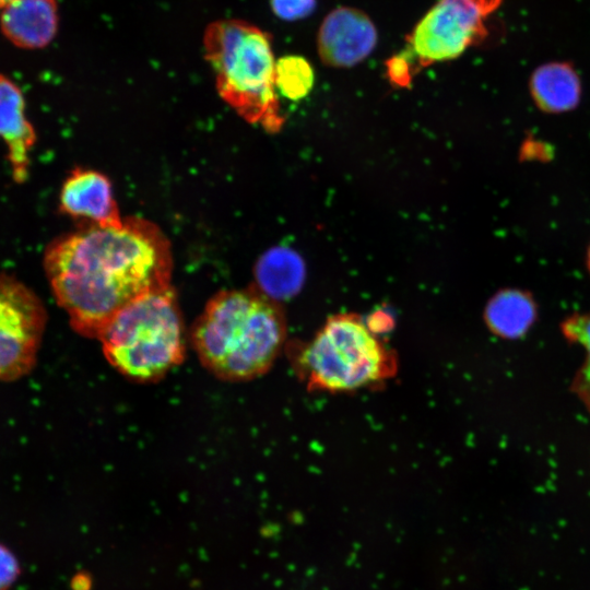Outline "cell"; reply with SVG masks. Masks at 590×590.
<instances>
[{
    "label": "cell",
    "mask_w": 590,
    "mask_h": 590,
    "mask_svg": "<svg viewBox=\"0 0 590 590\" xmlns=\"http://www.w3.org/2000/svg\"><path fill=\"white\" fill-rule=\"evenodd\" d=\"M309 390L352 391L394 374L392 353L357 316L337 315L296 355Z\"/></svg>",
    "instance_id": "5b68a950"
},
{
    "label": "cell",
    "mask_w": 590,
    "mask_h": 590,
    "mask_svg": "<svg viewBox=\"0 0 590 590\" xmlns=\"http://www.w3.org/2000/svg\"><path fill=\"white\" fill-rule=\"evenodd\" d=\"M47 323L42 299L15 276L0 273V381L35 367Z\"/></svg>",
    "instance_id": "52a82bcc"
},
{
    "label": "cell",
    "mask_w": 590,
    "mask_h": 590,
    "mask_svg": "<svg viewBox=\"0 0 590 590\" xmlns=\"http://www.w3.org/2000/svg\"><path fill=\"white\" fill-rule=\"evenodd\" d=\"M0 140L7 148V161L15 184L28 179L31 151L36 141V130L25 115V99L20 87L0 74Z\"/></svg>",
    "instance_id": "30bf717a"
},
{
    "label": "cell",
    "mask_w": 590,
    "mask_h": 590,
    "mask_svg": "<svg viewBox=\"0 0 590 590\" xmlns=\"http://www.w3.org/2000/svg\"><path fill=\"white\" fill-rule=\"evenodd\" d=\"M43 267L72 329L97 339L127 305L172 286L173 253L157 225L133 216L120 226L85 224L56 237Z\"/></svg>",
    "instance_id": "6da1fadb"
},
{
    "label": "cell",
    "mask_w": 590,
    "mask_h": 590,
    "mask_svg": "<svg viewBox=\"0 0 590 590\" xmlns=\"http://www.w3.org/2000/svg\"><path fill=\"white\" fill-rule=\"evenodd\" d=\"M315 81L311 64L300 56H285L275 62L278 92L291 101L304 98Z\"/></svg>",
    "instance_id": "2e32d148"
},
{
    "label": "cell",
    "mask_w": 590,
    "mask_h": 590,
    "mask_svg": "<svg viewBox=\"0 0 590 590\" xmlns=\"http://www.w3.org/2000/svg\"><path fill=\"white\" fill-rule=\"evenodd\" d=\"M273 13L285 21L307 17L316 8V0H270Z\"/></svg>",
    "instance_id": "e0dca14e"
},
{
    "label": "cell",
    "mask_w": 590,
    "mask_h": 590,
    "mask_svg": "<svg viewBox=\"0 0 590 590\" xmlns=\"http://www.w3.org/2000/svg\"><path fill=\"white\" fill-rule=\"evenodd\" d=\"M97 340L108 363L137 381H154L185 356L184 321L173 286L122 308Z\"/></svg>",
    "instance_id": "277c9868"
},
{
    "label": "cell",
    "mask_w": 590,
    "mask_h": 590,
    "mask_svg": "<svg viewBox=\"0 0 590 590\" xmlns=\"http://www.w3.org/2000/svg\"><path fill=\"white\" fill-rule=\"evenodd\" d=\"M285 334L284 315L275 300L251 287L215 294L194 321L191 342L208 370L239 381L272 366Z\"/></svg>",
    "instance_id": "7a4b0ae2"
},
{
    "label": "cell",
    "mask_w": 590,
    "mask_h": 590,
    "mask_svg": "<svg viewBox=\"0 0 590 590\" xmlns=\"http://www.w3.org/2000/svg\"><path fill=\"white\" fill-rule=\"evenodd\" d=\"M257 286L273 300L293 296L304 281L300 257L287 247H274L263 253L255 270Z\"/></svg>",
    "instance_id": "5bb4252c"
},
{
    "label": "cell",
    "mask_w": 590,
    "mask_h": 590,
    "mask_svg": "<svg viewBox=\"0 0 590 590\" xmlns=\"http://www.w3.org/2000/svg\"><path fill=\"white\" fill-rule=\"evenodd\" d=\"M502 0H438L406 36L402 54L415 70L452 60L487 36L486 20Z\"/></svg>",
    "instance_id": "8992f818"
},
{
    "label": "cell",
    "mask_w": 590,
    "mask_h": 590,
    "mask_svg": "<svg viewBox=\"0 0 590 590\" xmlns=\"http://www.w3.org/2000/svg\"><path fill=\"white\" fill-rule=\"evenodd\" d=\"M56 0H16L1 15L3 34L22 48L48 45L58 28Z\"/></svg>",
    "instance_id": "8fae6325"
},
{
    "label": "cell",
    "mask_w": 590,
    "mask_h": 590,
    "mask_svg": "<svg viewBox=\"0 0 590 590\" xmlns=\"http://www.w3.org/2000/svg\"><path fill=\"white\" fill-rule=\"evenodd\" d=\"M59 211L85 224L120 226V215L114 190L107 176L95 169L75 167L63 180L59 197Z\"/></svg>",
    "instance_id": "9c48e42d"
},
{
    "label": "cell",
    "mask_w": 590,
    "mask_h": 590,
    "mask_svg": "<svg viewBox=\"0 0 590 590\" xmlns=\"http://www.w3.org/2000/svg\"><path fill=\"white\" fill-rule=\"evenodd\" d=\"M14 1H16V0H0V9L8 7L9 4H11Z\"/></svg>",
    "instance_id": "44dd1931"
},
{
    "label": "cell",
    "mask_w": 590,
    "mask_h": 590,
    "mask_svg": "<svg viewBox=\"0 0 590 590\" xmlns=\"http://www.w3.org/2000/svg\"><path fill=\"white\" fill-rule=\"evenodd\" d=\"M387 70L390 81L399 86H406L414 74L411 63L402 52L388 60Z\"/></svg>",
    "instance_id": "d6986e66"
},
{
    "label": "cell",
    "mask_w": 590,
    "mask_h": 590,
    "mask_svg": "<svg viewBox=\"0 0 590 590\" xmlns=\"http://www.w3.org/2000/svg\"><path fill=\"white\" fill-rule=\"evenodd\" d=\"M539 318L534 295L524 288L505 287L496 292L484 309L488 330L504 340L523 339Z\"/></svg>",
    "instance_id": "7c38bea8"
},
{
    "label": "cell",
    "mask_w": 590,
    "mask_h": 590,
    "mask_svg": "<svg viewBox=\"0 0 590 590\" xmlns=\"http://www.w3.org/2000/svg\"><path fill=\"white\" fill-rule=\"evenodd\" d=\"M559 329L568 343L580 345L586 351L585 361L571 380L570 391L590 413V310L565 317Z\"/></svg>",
    "instance_id": "9a60e30c"
},
{
    "label": "cell",
    "mask_w": 590,
    "mask_h": 590,
    "mask_svg": "<svg viewBox=\"0 0 590 590\" xmlns=\"http://www.w3.org/2000/svg\"><path fill=\"white\" fill-rule=\"evenodd\" d=\"M586 267L590 274V243L588 245L587 251H586Z\"/></svg>",
    "instance_id": "ffe728a7"
},
{
    "label": "cell",
    "mask_w": 590,
    "mask_h": 590,
    "mask_svg": "<svg viewBox=\"0 0 590 590\" xmlns=\"http://www.w3.org/2000/svg\"><path fill=\"white\" fill-rule=\"evenodd\" d=\"M375 24L363 11L340 7L322 21L317 38L321 61L334 68H350L365 60L377 45Z\"/></svg>",
    "instance_id": "ba28073f"
},
{
    "label": "cell",
    "mask_w": 590,
    "mask_h": 590,
    "mask_svg": "<svg viewBox=\"0 0 590 590\" xmlns=\"http://www.w3.org/2000/svg\"><path fill=\"white\" fill-rule=\"evenodd\" d=\"M203 47L222 99L246 121L279 131L284 118L270 35L243 20H217L206 26Z\"/></svg>",
    "instance_id": "3957f363"
},
{
    "label": "cell",
    "mask_w": 590,
    "mask_h": 590,
    "mask_svg": "<svg viewBox=\"0 0 590 590\" xmlns=\"http://www.w3.org/2000/svg\"><path fill=\"white\" fill-rule=\"evenodd\" d=\"M21 567L15 555L0 543V590H8L19 578Z\"/></svg>",
    "instance_id": "ac0fdd59"
},
{
    "label": "cell",
    "mask_w": 590,
    "mask_h": 590,
    "mask_svg": "<svg viewBox=\"0 0 590 590\" xmlns=\"http://www.w3.org/2000/svg\"><path fill=\"white\" fill-rule=\"evenodd\" d=\"M529 92L535 106L545 114L574 110L581 99V83L569 62H548L530 76Z\"/></svg>",
    "instance_id": "4fadbf2b"
}]
</instances>
